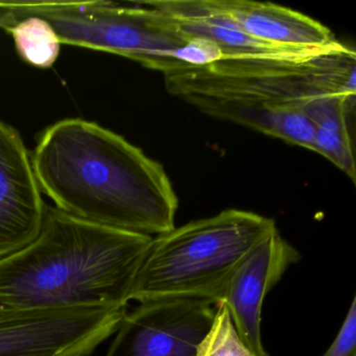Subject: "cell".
Instances as JSON below:
<instances>
[{
    "instance_id": "4",
    "label": "cell",
    "mask_w": 356,
    "mask_h": 356,
    "mask_svg": "<svg viewBox=\"0 0 356 356\" xmlns=\"http://www.w3.org/2000/svg\"><path fill=\"white\" fill-rule=\"evenodd\" d=\"M275 229L272 218L229 209L154 237L130 302L193 299L216 305L237 266Z\"/></svg>"
},
{
    "instance_id": "7",
    "label": "cell",
    "mask_w": 356,
    "mask_h": 356,
    "mask_svg": "<svg viewBox=\"0 0 356 356\" xmlns=\"http://www.w3.org/2000/svg\"><path fill=\"white\" fill-rule=\"evenodd\" d=\"M216 305L193 299L139 303L127 312L105 356H195Z\"/></svg>"
},
{
    "instance_id": "5",
    "label": "cell",
    "mask_w": 356,
    "mask_h": 356,
    "mask_svg": "<svg viewBox=\"0 0 356 356\" xmlns=\"http://www.w3.org/2000/svg\"><path fill=\"white\" fill-rule=\"evenodd\" d=\"M3 30L18 20L43 18L62 44L114 54L165 74L182 68L177 51L189 39L151 1H16L0 3Z\"/></svg>"
},
{
    "instance_id": "9",
    "label": "cell",
    "mask_w": 356,
    "mask_h": 356,
    "mask_svg": "<svg viewBox=\"0 0 356 356\" xmlns=\"http://www.w3.org/2000/svg\"><path fill=\"white\" fill-rule=\"evenodd\" d=\"M45 209L32 156L22 135L0 120V259L38 236Z\"/></svg>"
},
{
    "instance_id": "10",
    "label": "cell",
    "mask_w": 356,
    "mask_h": 356,
    "mask_svg": "<svg viewBox=\"0 0 356 356\" xmlns=\"http://www.w3.org/2000/svg\"><path fill=\"white\" fill-rule=\"evenodd\" d=\"M151 3L183 36L212 41L220 47L224 58L295 56L316 51L275 47L252 38L225 11L220 0H155Z\"/></svg>"
},
{
    "instance_id": "13",
    "label": "cell",
    "mask_w": 356,
    "mask_h": 356,
    "mask_svg": "<svg viewBox=\"0 0 356 356\" xmlns=\"http://www.w3.org/2000/svg\"><path fill=\"white\" fill-rule=\"evenodd\" d=\"M195 356L256 355L239 337L227 306L218 302L211 326L197 345Z\"/></svg>"
},
{
    "instance_id": "3",
    "label": "cell",
    "mask_w": 356,
    "mask_h": 356,
    "mask_svg": "<svg viewBox=\"0 0 356 356\" xmlns=\"http://www.w3.org/2000/svg\"><path fill=\"white\" fill-rule=\"evenodd\" d=\"M153 238L47 205L38 236L0 259V314L128 306Z\"/></svg>"
},
{
    "instance_id": "15",
    "label": "cell",
    "mask_w": 356,
    "mask_h": 356,
    "mask_svg": "<svg viewBox=\"0 0 356 356\" xmlns=\"http://www.w3.org/2000/svg\"><path fill=\"white\" fill-rule=\"evenodd\" d=\"M322 356H356V299L346 314L343 325L330 347Z\"/></svg>"
},
{
    "instance_id": "11",
    "label": "cell",
    "mask_w": 356,
    "mask_h": 356,
    "mask_svg": "<svg viewBox=\"0 0 356 356\" xmlns=\"http://www.w3.org/2000/svg\"><path fill=\"white\" fill-rule=\"evenodd\" d=\"M220 3L245 34L268 44L318 49L337 41L328 28L289 8L249 0H220Z\"/></svg>"
},
{
    "instance_id": "14",
    "label": "cell",
    "mask_w": 356,
    "mask_h": 356,
    "mask_svg": "<svg viewBox=\"0 0 356 356\" xmlns=\"http://www.w3.org/2000/svg\"><path fill=\"white\" fill-rule=\"evenodd\" d=\"M176 61L184 66H204L224 58L222 49L212 41L203 38L189 39L186 44L177 51Z\"/></svg>"
},
{
    "instance_id": "8",
    "label": "cell",
    "mask_w": 356,
    "mask_h": 356,
    "mask_svg": "<svg viewBox=\"0 0 356 356\" xmlns=\"http://www.w3.org/2000/svg\"><path fill=\"white\" fill-rule=\"evenodd\" d=\"M299 260L298 250L276 228L248 254L222 291L218 302L227 306L239 337L256 356H268L261 337L264 299Z\"/></svg>"
},
{
    "instance_id": "12",
    "label": "cell",
    "mask_w": 356,
    "mask_h": 356,
    "mask_svg": "<svg viewBox=\"0 0 356 356\" xmlns=\"http://www.w3.org/2000/svg\"><path fill=\"white\" fill-rule=\"evenodd\" d=\"M8 33L13 37L18 55L37 68H49L61 53L62 43L55 29L40 17L24 18L14 24Z\"/></svg>"
},
{
    "instance_id": "6",
    "label": "cell",
    "mask_w": 356,
    "mask_h": 356,
    "mask_svg": "<svg viewBox=\"0 0 356 356\" xmlns=\"http://www.w3.org/2000/svg\"><path fill=\"white\" fill-rule=\"evenodd\" d=\"M128 306L0 314V356H89L114 334Z\"/></svg>"
},
{
    "instance_id": "1",
    "label": "cell",
    "mask_w": 356,
    "mask_h": 356,
    "mask_svg": "<svg viewBox=\"0 0 356 356\" xmlns=\"http://www.w3.org/2000/svg\"><path fill=\"white\" fill-rule=\"evenodd\" d=\"M32 163L41 191L68 216L151 237L175 228L179 200L162 164L97 122L51 124Z\"/></svg>"
},
{
    "instance_id": "2",
    "label": "cell",
    "mask_w": 356,
    "mask_h": 356,
    "mask_svg": "<svg viewBox=\"0 0 356 356\" xmlns=\"http://www.w3.org/2000/svg\"><path fill=\"white\" fill-rule=\"evenodd\" d=\"M356 54L335 41L295 56L222 58L164 76L170 95L208 115L314 152L312 107L356 95Z\"/></svg>"
}]
</instances>
